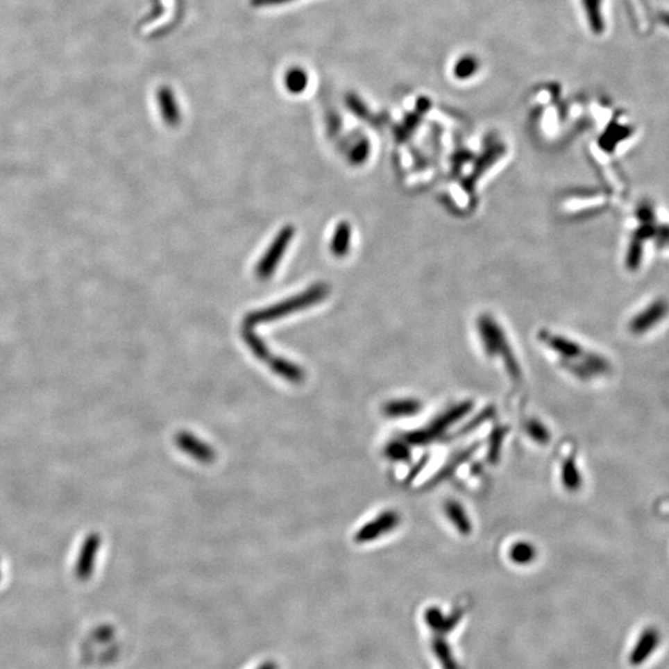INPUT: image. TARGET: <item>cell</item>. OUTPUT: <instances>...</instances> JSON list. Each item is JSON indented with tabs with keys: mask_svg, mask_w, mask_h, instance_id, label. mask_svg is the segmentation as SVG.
Returning a JSON list of instances; mask_svg holds the SVG:
<instances>
[{
	"mask_svg": "<svg viewBox=\"0 0 669 669\" xmlns=\"http://www.w3.org/2000/svg\"><path fill=\"white\" fill-rule=\"evenodd\" d=\"M326 293H328V289L325 288V287H315V288H312L310 291H307L305 294L299 296L298 299L285 301L282 305L276 306V307L269 309V310H266V312H255V314L249 316L247 323H260V321H268V320H271V319H276L277 316L284 315V314H287V312H295V310L300 309V306L310 305V304H314V303H316V301L320 300V299H323Z\"/></svg>",
	"mask_w": 669,
	"mask_h": 669,
	"instance_id": "obj_1",
	"label": "cell"
},
{
	"mask_svg": "<svg viewBox=\"0 0 669 669\" xmlns=\"http://www.w3.org/2000/svg\"><path fill=\"white\" fill-rule=\"evenodd\" d=\"M668 304L663 300H656L647 304L646 307L634 315V319L631 320L629 326L632 332L642 334L652 329L653 325H657L663 320V316L668 312Z\"/></svg>",
	"mask_w": 669,
	"mask_h": 669,
	"instance_id": "obj_2",
	"label": "cell"
},
{
	"mask_svg": "<svg viewBox=\"0 0 669 669\" xmlns=\"http://www.w3.org/2000/svg\"><path fill=\"white\" fill-rule=\"evenodd\" d=\"M293 228L285 227L283 231L280 232L279 237H277L276 242L271 244V249L266 252L263 260H260V264L257 266V274L260 278H266L271 276V273L276 269L278 262L282 258L285 248L288 246L291 237H293Z\"/></svg>",
	"mask_w": 669,
	"mask_h": 669,
	"instance_id": "obj_3",
	"label": "cell"
},
{
	"mask_svg": "<svg viewBox=\"0 0 669 669\" xmlns=\"http://www.w3.org/2000/svg\"><path fill=\"white\" fill-rule=\"evenodd\" d=\"M659 643H661V632L657 629L648 627L643 629L636 642L635 647L629 653V661L631 666L638 667L641 664L645 663L657 650Z\"/></svg>",
	"mask_w": 669,
	"mask_h": 669,
	"instance_id": "obj_4",
	"label": "cell"
},
{
	"mask_svg": "<svg viewBox=\"0 0 669 669\" xmlns=\"http://www.w3.org/2000/svg\"><path fill=\"white\" fill-rule=\"evenodd\" d=\"M99 538L96 534H92V536L87 538L81 550V555H80L78 561H77V566H76V574H77L78 579L86 580L91 577L94 555H96V552L99 549Z\"/></svg>",
	"mask_w": 669,
	"mask_h": 669,
	"instance_id": "obj_5",
	"label": "cell"
},
{
	"mask_svg": "<svg viewBox=\"0 0 669 669\" xmlns=\"http://www.w3.org/2000/svg\"><path fill=\"white\" fill-rule=\"evenodd\" d=\"M461 616V611H456L451 615L450 618H445L441 616L439 610H430L425 615V621L437 634H445L457 626V623L460 621Z\"/></svg>",
	"mask_w": 669,
	"mask_h": 669,
	"instance_id": "obj_6",
	"label": "cell"
},
{
	"mask_svg": "<svg viewBox=\"0 0 669 669\" xmlns=\"http://www.w3.org/2000/svg\"><path fill=\"white\" fill-rule=\"evenodd\" d=\"M582 3L593 33L596 35L602 34L605 29V23L601 12V0H582Z\"/></svg>",
	"mask_w": 669,
	"mask_h": 669,
	"instance_id": "obj_7",
	"label": "cell"
},
{
	"mask_svg": "<svg viewBox=\"0 0 669 669\" xmlns=\"http://www.w3.org/2000/svg\"><path fill=\"white\" fill-rule=\"evenodd\" d=\"M432 650L435 653V657L443 664L444 669H461L456 661L448 642L443 637H434L432 640Z\"/></svg>",
	"mask_w": 669,
	"mask_h": 669,
	"instance_id": "obj_8",
	"label": "cell"
},
{
	"mask_svg": "<svg viewBox=\"0 0 669 669\" xmlns=\"http://www.w3.org/2000/svg\"><path fill=\"white\" fill-rule=\"evenodd\" d=\"M477 69H479L477 58H473L471 55H466L459 58V61L454 66V74L457 78L465 80L475 75Z\"/></svg>",
	"mask_w": 669,
	"mask_h": 669,
	"instance_id": "obj_9",
	"label": "cell"
},
{
	"mask_svg": "<svg viewBox=\"0 0 669 669\" xmlns=\"http://www.w3.org/2000/svg\"><path fill=\"white\" fill-rule=\"evenodd\" d=\"M306 83H307V78H306L305 72L300 69H291L285 76V85L290 92L298 93L304 91Z\"/></svg>",
	"mask_w": 669,
	"mask_h": 669,
	"instance_id": "obj_10",
	"label": "cell"
},
{
	"mask_svg": "<svg viewBox=\"0 0 669 669\" xmlns=\"http://www.w3.org/2000/svg\"><path fill=\"white\" fill-rule=\"evenodd\" d=\"M348 242H350V227L346 225H341L339 230L336 231L334 242H332L334 253L339 254V255L346 253V251L348 249L347 248Z\"/></svg>",
	"mask_w": 669,
	"mask_h": 669,
	"instance_id": "obj_11",
	"label": "cell"
},
{
	"mask_svg": "<svg viewBox=\"0 0 669 669\" xmlns=\"http://www.w3.org/2000/svg\"><path fill=\"white\" fill-rule=\"evenodd\" d=\"M160 99H162L160 102H162V116L165 118V121L170 124H175L179 119H178L176 104H175V101L171 97V94H170V92H164L160 96Z\"/></svg>",
	"mask_w": 669,
	"mask_h": 669,
	"instance_id": "obj_12",
	"label": "cell"
},
{
	"mask_svg": "<svg viewBox=\"0 0 669 669\" xmlns=\"http://www.w3.org/2000/svg\"><path fill=\"white\" fill-rule=\"evenodd\" d=\"M285 1H291V0H253L254 4L257 6H276V4L285 3Z\"/></svg>",
	"mask_w": 669,
	"mask_h": 669,
	"instance_id": "obj_13",
	"label": "cell"
},
{
	"mask_svg": "<svg viewBox=\"0 0 669 669\" xmlns=\"http://www.w3.org/2000/svg\"><path fill=\"white\" fill-rule=\"evenodd\" d=\"M257 669H279V668H278L277 664L274 663V662H271V661H269V662H264V663L260 666V668H257Z\"/></svg>",
	"mask_w": 669,
	"mask_h": 669,
	"instance_id": "obj_14",
	"label": "cell"
}]
</instances>
